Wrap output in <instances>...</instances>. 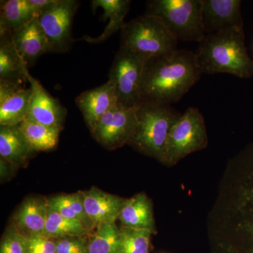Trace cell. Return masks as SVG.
<instances>
[{
  "mask_svg": "<svg viewBox=\"0 0 253 253\" xmlns=\"http://www.w3.org/2000/svg\"><path fill=\"white\" fill-rule=\"evenodd\" d=\"M130 1L128 0H94L91 1L92 9L100 8L104 11L103 17L109 18V23L104 32L96 38L85 37L84 41L90 43H99L110 38L113 33L122 29L124 26L125 17L129 11Z\"/></svg>",
  "mask_w": 253,
  "mask_h": 253,
  "instance_id": "21",
  "label": "cell"
},
{
  "mask_svg": "<svg viewBox=\"0 0 253 253\" xmlns=\"http://www.w3.org/2000/svg\"><path fill=\"white\" fill-rule=\"evenodd\" d=\"M121 231V253H149V229L123 227Z\"/></svg>",
  "mask_w": 253,
  "mask_h": 253,
  "instance_id": "25",
  "label": "cell"
},
{
  "mask_svg": "<svg viewBox=\"0 0 253 253\" xmlns=\"http://www.w3.org/2000/svg\"><path fill=\"white\" fill-rule=\"evenodd\" d=\"M147 60L128 48L121 46L109 73V81L115 86L118 104L126 108H138L140 106Z\"/></svg>",
  "mask_w": 253,
  "mask_h": 253,
  "instance_id": "6",
  "label": "cell"
},
{
  "mask_svg": "<svg viewBox=\"0 0 253 253\" xmlns=\"http://www.w3.org/2000/svg\"><path fill=\"white\" fill-rule=\"evenodd\" d=\"M86 215L94 225L116 223L126 201L97 189L81 192Z\"/></svg>",
  "mask_w": 253,
  "mask_h": 253,
  "instance_id": "14",
  "label": "cell"
},
{
  "mask_svg": "<svg viewBox=\"0 0 253 253\" xmlns=\"http://www.w3.org/2000/svg\"><path fill=\"white\" fill-rule=\"evenodd\" d=\"M89 253H121V231L116 223L101 224L88 242Z\"/></svg>",
  "mask_w": 253,
  "mask_h": 253,
  "instance_id": "23",
  "label": "cell"
},
{
  "mask_svg": "<svg viewBox=\"0 0 253 253\" xmlns=\"http://www.w3.org/2000/svg\"><path fill=\"white\" fill-rule=\"evenodd\" d=\"M180 115L170 105L141 103L136 111L137 123L129 143L163 162L168 136Z\"/></svg>",
  "mask_w": 253,
  "mask_h": 253,
  "instance_id": "3",
  "label": "cell"
},
{
  "mask_svg": "<svg viewBox=\"0 0 253 253\" xmlns=\"http://www.w3.org/2000/svg\"><path fill=\"white\" fill-rule=\"evenodd\" d=\"M29 1L38 15H40L44 10L56 4L57 0H29Z\"/></svg>",
  "mask_w": 253,
  "mask_h": 253,
  "instance_id": "29",
  "label": "cell"
},
{
  "mask_svg": "<svg viewBox=\"0 0 253 253\" xmlns=\"http://www.w3.org/2000/svg\"><path fill=\"white\" fill-rule=\"evenodd\" d=\"M207 144L204 116L199 109L190 107L180 115L171 129L163 162L175 164L191 153L204 149Z\"/></svg>",
  "mask_w": 253,
  "mask_h": 253,
  "instance_id": "7",
  "label": "cell"
},
{
  "mask_svg": "<svg viewBox=\"0 0 253 253\" xmlns=\"http://www.w3.org/2000/svg\"><path fill=\"white\" fill-rule=\"evenodd\" d=\"M205 35L244 27L240 0H203Z\"/></svg>",
  "mask_w": 253,
  "mask_h": 253,
  "instance_id": "12",
  "label": "cell"
},
{
  "mask_svg": "<svg viewBox=\"0 0 253 253\" xmlns=\"http://www.w3.org/2000/svg\"><path fill=\"white\" fill-rule=\"evenodd\" d=\"M119 218L124 227L149 229L155 232L152 205L144 194L126 200Z\"/></svg>",
  "mask_w": 253,
  "mask_h": 253,
  "instance_id": "18",
  "label": "cell"
},
{
  "mask_svg": "<svg viewBox=\"0 0 253 253\" xmlns=\"http://www.w3.org/2000/svg\"><path fill=\"white\" fill-rule=\"evenodd\" d=\"M137 108H126L117 104L105 113L93 130L98 142L109 149L129 143L135 131Z\"/></svg>",
  "mask_w": 253,
  "mask_h": 253,
  "instance_id": "9",
  "label": "cell"
},
{
  "mask_svg": "<svg viewBox=\"0 0 253 253\" xmlns=\"http://www.w3.org/2000/svg\"><path fill=\"white\" fill-rule=\"evenodd\" d=\"M76 103L92 132L100 118L118 104L115 86L109 80L102 85L81 93Z\"/></svg>",
  "mask_w": 253,
  "mask_h": 253,
  "instance_id": "13",
  "label": "cell"
},
{
  "mask_svg": "<svg viewBox=\"0 0 253 253\" xmlns=\"http://www.w3.org/2000/svg\"><path fill=\"white\" fill-rule=\"evenodd\" d=\"M49 208V201L44 198H29L18 210L16 224L28 236L44 234Z\"/></svg>",
  "mask_w": 253,
  "mask_h": 253,
  "instance_id": "17",
  "label": "cell"
},
{
  "mask_svg": "<svg viewBox=\"0 0 253 253\" xmlns=\"http://www.w3.org/2000/svg\"><path fill=\"white\" fill-rule=\"evenodd\" d=\"M28 66L18 53L11 33L0 34V81L23 83L27 81Z\"/></svg>",
  "mask_w": 253,
  "mask_h": 253,
  "instance_id": "16",
  "label": "cell"
},
{
  "mask_svg": "<svg viewBox=\"0 0 253 253\" xmlns=\"http://www.w3.org/2000/svg\"><path fill=\"white\" fill-rule=\"evenodd\" d=\"M0 9V34H14L39 16L29 0L1 1Z\"/></svg>",
  "mask_w": 253,
  "mask_h": 253,
  "instance_id": "19",
  "label": "cell"
},
{
  "mask_svg": "<svg viewBox=\"0 0 253 253\" xmlns=\"http://www.w3.org/2000/svg\"><path fill=\"white\" fill-rule=\"evenodd\" d=\"M0 253H28V237L16 229L9 231L1 241Z\"/></svg>",
  "mask_w": 253,
  "mask_h": 253,
  "instance_id": "26",
  "label": "cell"
},
{
  "mask_svg": "<svg viewBox=\"0 0 253 253\" xmlns=\"http://www.w3.org/2000/svg\"><path fill=\"white\" fill-rule=\"evenodd\" d=\"M87 230L80 221L68 219L49 208L44 235L55 239L83 236Z\"/></svg>",
  "mask_w": 253,
  "mask_h": 253,
  "instance_id": "24",
  "label": "cell"
},
{
  "mask_svg": "<svg viewBox=\"0 0 253 253\" xmlns=\"http://www.w3.org/2000/svg\"><path fill=\"white\" fill-rule=\"evenodd\" d=\"M31 87L23 83L0 81V125L16 126L27 117Z\"/></svg>",
  "mask_w": 253,
  "mask_h": 253,
  "instance_id": "11",
  "label": "cell"
},
{
  "mask_svg": "<svg viewBox=\"0 0 253 253\" xmlns=\"http://www.w3.org/2000/svg\"><path fill=\"white\" fill-rule=\"evenodd\" d=\"M26 78L31 89V99L27 117L44 126L62 129L66 116V110L42 85L41 83L30 74L28 70Z\"/></svg>",
  "mask_w": 253,
  "mask_h": 253,
  "instance_id": "10",
  "label": "cell"
},
{
  "mask_svg": "<svg viewBox=\"0 0 253 253\" xmlns=\"http://www.w3.org/2000/svg\"><path fill=\"white\" fill-rule=\"evenodd\" d=\"M202 74L197 55L189 50L176 49L169 54L148 59L142 102L175 103L199 81Z\"/></svg>",
  "mask_w": 253,
  "mask_h": 253,
  "instance_id": "1",
  "label": "cell"
},
{
  "mask_svg": "<svg viewBox=\"0 0 253 253\" xmlns=\"http://www.w3.org/2000/svg\"><path fill=\"white\" fill-rule=\"evenodd\" d=\"M56 253H89L88 243L82 236L56 239Z\"/></svg>",
  "mask_w": 253,
  "mask_h": 253,
  "instance_id": "27",
  "label": "cell"
},
{
  "mask_svg": "<svg viewBox=\"0 0 253 253\" xmlns=\"http://www.w3.org/2000/svg\"><path fill=\"white\" fill-rule=\"evenodd\" d=\"M177 42L162 21L151 14L138 16L121 29V46L147 59L172 52Z\"/></svg>",
  "mask_w": 253,
  "mask_h": 253,
  "instance_id": "5",
  "label": "cell"
},
{
  "mask_svg": "<svg viewBox=\"0 0 253 253\" xmlns=\"http://www.w3.org/2000/svg\"><path fill=\"white\" fill-rule=\"evenodd\" d=\"M12 38L28 68L33 66L42 55L49 53L47 40L38 18L15 32Z\"/></svg>",
  "mask_w": 253,
  "mask_h": 253,
  "instance_id": "15",
  "label": "cell"
},
{
  "mask_svg": "<svg viewBox=\"0 0 253 253\" xmlns=\"http://www.w3.org/2000/svg\"><path fill=\"white\" fill-rule=\"evenodd\" d=\"M147 13L161 20L179 41L200 42L205 35L203 0H153Z\"/></svg>",
  "mask_w": 253,
  "mask_h": 253,
  "instance_id": "4",
  "label": "cell"
},
{
  "mask_svg": "<svg viewBox=\"0 0 253 253\" xmlns=\"http://www.w3.org/2000/svg\"><path fill=\"white\" fill-rule=\"evenodd\" d=\"M18 128L32 151H46L54 149L59 142L61 128L44 126L26 118Z\"/></svg>",
  "mask_w": 253,
  "mask_h": 253,
  "instance_id": "20",
  "label": "cell"
},
{
  "mask_svg": "<svg viewBox=\"0 0 253 253\" xmlns=\"http://www.w3.org/2000/svg\"><path fill=\"white\" fill-rule=\"evenodd\" d=\"M33 151L23 139L18 126L0 127V156L13 164L24 162Z\"/></svg>",
  "mask_w": 253,
  "mask_h": 253,
  "instance_id": "22",
  "label": "cell"
},
{
  "mask_svg": "<svg viewBox=\"0 0 253 253\" xmlns=\"http://www.w3.org/2000/svg\"><path fill=\"white\" fill-rule=\"evenodd\" d=\"M78 6L76 0H57L40 14L38 20L47 40L49 53L66 52L71 47L73 18Z\"/></svg>",
  "mask_w": 253,
  "mask_h": 253,
  "instance_id": "8",
  "label": "cell"
},
{
  "mask_svg": "<svg viewBox=\"0 0 253 253\" xmlns=\"http://www.w3.org/2000/svg\"><path fill=\"white\" fill-rule=\"evenodd\" d=\"M28 253H56V240L44 234L27 236Z\"/></svg>",
  "mask_w": 253,
  "mask_h": 253,
  "instance_id": "28",
  "label": "cell"
},
{
  "mask_svg": "<svg viewBox=\"0 0 253 253\" xmlns=\"http://www.w3.org/2000/svg\"><path fill=\"white\" fill-rule=\"evenodd\" d=\"M196 54L203 73H227L244 79L253 76V60L245 45L244 27L206 35Z\"/></svg>",
  "mask_w": 253,
  "mask_h": 253,
  "instance_id": "2",
  "label": "cell"
}]
</instances>
